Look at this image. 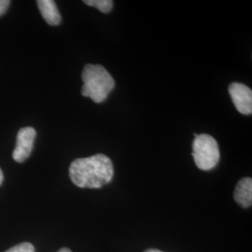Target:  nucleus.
I'll use <instances>...</instances> for the list:
<instances>
[{"label":"nucleus","instance_id":"nucleus-3","mask_svg":"<svg viewBox=\"0 0 252 252\" xmlns=\"http://www.w3.org/2000/svg\"><path fill=\"white\" fill-rule=\"evenodd\" d=\"M195 135L192 143V156L199 169H213L220 161V150L215 138L207 134Z\"/></svg>","mask_w":252,"mask_h":252},{"label":"nucleus","instance_id":"nucleus-6","mask_svg":"<svg viewBox=\"0 0 252 252\" xmlns=\"http://www.w3.org/2000/svg\"><path fill=\"white\" fill-rule=\"evenodd\" d=\"M234 200L241 207H250L252 204V178H244L239 180L235 190Z\"/></svg>","mask_w":252,"mask_h":252},{"label":"nucleus","instance_id":"nucleus-2","mask_svg":"<svg viewBox=\"0 0 252 252\" xmlns=\"http://www.w3.org/2000/svg\"><path fill=\"white\" fill-rule=\"evenodd\" d=\"M81 94L94 103H102L115 87V81L107 69L99 64H86L81 74Z\"/></svg>","mask_w":252,"mask_h":252},{"label":"nucleus","instance_id":"nucleus-7","mask_svg":"<svg viewBox=\"0 0 252 252\" xmlns=\"http://www.w3.org/2000/svg\"><path fill=\"white\" fill-rule=\"evenodd\" d=\"M37 6L46 22L50 26H57L61 23V15L53 0H38Z\"/></svg>","mask_w":252,"mask_h":252},{"label":"nucleus","instance_id":"nucleus-4","mask_svg":"<svg viewBox=\"0 0 252 252\" xmlns=\"http://www.w3.org/2000/svg\"><path fill=\"white\" fill-rule=\"evenodd\" d=\"M36 136V130L32 127H26L19 131L16 147L12 153L15 162H24L29 157L33 151Z\"/></svg>","mask_w":252,"mask_h":252},{"label":"nucleus","instance_id":"nucleus-13","mask_svg":"<svg viewBox=\"0 0 252 252\" xmlns=\"http://www.w3.org/2000/svg\"><path fill=\"white\" fill-rule=\"evenodd\" d=\"M144 252H163L162 251H159V250H154V249H150V250H147Z\"/></svg>","mask_w":252,"mask_h":252},{"label":"nucleus","instance_id":"nucleus-9","mask_svg":"<svg viewBox=\"0 0 252 252\" xmlns=\"http://www.w3.org/2000/svg\"><path fill=\"white\" fill-rule=\"evenodd\" d=\"M5 252H35V248L32 244L26 242L18 244Z\"/></svg>","mask_w":252,"mask_h":252},{"label":"nucleus","instance_id":"nucleus-5","mask_svg":"<svg viewBox=\"0 0 252 252\" xmlns=\"http://www.w3.org/2000/svg\"><path fill=\"white\" fill-rule=\"evenodd\" d=\"M229 94L238 112L243 115L252 113V91L247 85L234 82L229 86Z\"/></svg>","mask_w":252,"mask_h":252},{"label":"nucleus","instance_id":"nucleus-11","mask_svg":"<svg viewBox=\"0 0 252 252\" xmlns=\"http://www.w3.org/2000/svg\"><path fill=\"white\" fill-rule=\"evenodd\" d=\"M57 252H72L69 249H67V248H62V249H60L59 251Z\"/></svg>","mask_w":252,"mask_h":252},{"label":"nucleus","instance_id":"nucleus-10","mask_svg":"<svg viewBox=\"0 0 252 252\" xmlns=\"http://www.w3.org/2000/svg\"><path fill=\"white\" fill-rule=\"evenodd\" d=\"M10 5L9 0H0V16H2L8 9Z\"/></svg>","mask_w":252,"mask_h":252},{"label":"nucleus","instance_id":"nucleus-12","mask_svg":"<svg viewBox=\"0 0 252 252\" xmlns=\"http://www.w3.org/2000/svg\"><path fill=\"white\" fill-rule=\"evenodd\" d=\"M3 180H4V175H3V172H2L1 168H0V185L2 184Z\"/></svg>","mask_w":252,"mask_h":252},{"label":"nucleus","instance_id":"nucleus-1","mask_svg":"<svg viewBox=\"0 0 252 252\" xmlns=\"http://www.w3.org/2000/svg\"><path fill=\"white\" fill-rule=\"evenodd\" d=\"M113 173L111 160L102 153L77 159L69 167L70 179L81 188H101L112 180Z\"/></svg>","mask_w":252,"mask_h":252},{"label":"nucleus","instance_id":"nucleus-8","mask_svg":"<svg viewBox=\"0 0 252 252\" xmlns=\"http://www.w3.org/2000/svg\"><path fill=\"white\" fill-rule=\"evenodd\" d=\"M84 4L90 7L99 9L103 13H108L113 8V1L111 0H84Z\"/></svg>","mask_w":252,"mask_h":252}]
</instances>
